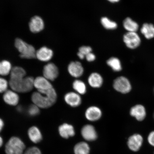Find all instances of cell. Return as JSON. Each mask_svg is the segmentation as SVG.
<instances>
[{"label":"cell","mask_w":154,"mask_h":154,"mask_svg":"<svg viewBox=\"0 0 154 154\" xmlns=\"http://www.w3.org/2000/svg\"><path fill=\"white\" fill-rule=\"evenodd\" d=\"M57 94L54 88L44 91L35 92L31 96L34 104L42 109H47L51 106L57 100Z\"/></svg>","instance_id":"1"},{"label":"cell","mask_w":154,"mask_h":154,"mask_svg":"<svg viewBox=\"0 0 154 154\" xmlns=\"http://www.w3.org/2000/svg\"><path fill=\"white\" fill-rule=\"evenodd\" d=\"M34 79L32 77L11 79L9 82V85L13 91L17 92L26 93L29 92L34 87Z\"/></svg>","instance_id":"2"},{"label":"cell","mask_w":154,"mask_h":154,"mask_svg":"<svg viewBox=\"0 0 154 154\" xmlns=\"http://www.w3.org/2000/svg\"><path fill=\"white\" fill-rule=\"evenodd\" d=\"M15 47L20 57L23 59H32L35 57L36 51L33 46L27 43L20 38H17L14 43Z\"/></svg>","instance_id":"3"},{"label":"cell","mask_w":154,"mask_h":154,"mask_svg":"<svg viewBox=\"0 0 154 154\" xmlns=\"http://www.w3.org/2000/svg\"><path fill=\"white\" fill-rule=\"evenodd\" d=\"M26 145L20 138L12 137L10 138L5 146V152L6 154H23Z\"/></svg>","instance_id":"4"},{"label":"cell","mask_w":154,"mask_h":154,"mask_svg":"<svg viewBox=\"0 0 154 154\" xmlns=\"http://www.w3.org/2000/svg\"><path fill=\"white\" fill-rule=\"evenodd\" d=\"M113 88L117 91L122 94H127L131 89V85L128 79L124 76L116 79L113 84Z\"/></svg>","instance_id":"5"},{"label":"cell","mask_w":154,"mask_h":154,"mask_svg":"<svg viewBox=\"0 0 154 154\" xmlns=\"http://www.w3.org/2000/svg\"><path fill=\"white\" fill-rule=\"evenodd\" d=\"M124 42L127 47L131 49H134L139 47L141 40L136 32H128L123 37Z\"/></svg>","instance_id":"6"},{"label":"cell","mask_w":154,"mask_h":154,"mask_svg":"<svg viewBox=\"0 0 154 154\" xmlns=\"http://www.w3.org/2000/svg\"><path fill=\"white\" fill-rule=\"evenodd\" d=\"M29 27L32 33H39L45 28V23L42 17L35 15L31 19L29 22Z\"/></svg>","instance_id":"7"},{"label":"cell","mask_w":154,"mask_h":154,"mask_svg":"<svg viewBox=\"0 0 154 154\" xmlns=\"http://www.w3.org/2000/svg\"><path fill=\"white\" fill-rule=\"evenodd\" d=\"M143 143V138L141 135L134 134L128 138V145L132 151L137 152L139 151Z\"/></svg>","instance_id":"8"},{"label":"cell","mask_w":154,"mask_h":154,"mask_svg":"<svg viewBox=\"0 0 154 154\" xmlns=\"http://www.w3.org/2000/svg\"><path fill=\"white\" fill-rule=\"evenodd\" d=\"M43 74L44 76L48 80H54L58 76V69L54 63H48L44 67Z\"/></svg>","instance_id":"9"},{"label":"cell","mask_w":154,"mask_h":154,"mask_svg":"<svg viewBox=\"0 0 154 154\" xmlns=\"http://www.w3.org/2000/svg\"><path fill=\"white\" fill-rule=\"evenodd\" d=\"M53 51L50 48L44 46L36 51L35 57L42 62H48L52 58Z\"/></svg>","instance_id":"10"},{"label":"cell","mask_w":154,"mask_h":154,"mask_svg":"<svg viewBox=\"0 0 154 154\" xmlns=\"http://www.w3.org/2000/svg\"><path fill=\"white\" fill-rule=\"evenodd\" d=\"M34 87L38 91H44L53 88L50 81L44 76H38L34 79Z\"/></svg>","instance_id":"11"},{"label":"cell","mask_w":154,"mask_h":154,"mask_svg":"<svg viewBox=\"0 0 154 154\" xmlns=\"http://www.w3.org/2000/svg\"><path fill=\"white\" fill-rule=\"evenodd\" d=\"M68 71L71 76L75 78H79L83 74L84 68L80 62L72 61L68 65Z\"/></svg>","instance_id":"12"},{"label":"cell","mask_w":154,"mask_h":154,"mask_svg":"<svg viewBox=\"0 0 154 154\" xmlns=\"http://www.w3.org/2000/svg\"><path fill=\"white\" fill-rule=\"evenodd\" d=\"M64 100L69 105L72 107L79 106L82 103V99L79 94L76 92H69L65 95Z\"/></svg>","instance_id":"13"},{"label":"cell","mask_w":154,"mask_h":154,"mask_svg":"<svg viewBox=\"0 0 154 154\" xmlns=\"http://www.w3.org/2000/svg\"><path fill=\"white\" fill-rule=\"evenodd\" d=\"M3 99L6 103L11 106L17 105L19 100L18 94L13 90H7L5 91L4 94Z\"/></svg>","instance_id":"14"},{"label":"cell","mask_w":154,"mask_h":154,"mask_svg":"<svg viewBox=\"0 0 154 154\" xmlns=\"http://www.w3.org/2000/svg\"><path fill=\"white\" fill-rule=\"evenodd\" d=\"M130 113L131 116L140 121L144 120L146 115L145 108L141 105H137L131 108Z\"/></svg>","instance_id":"15"},{"label":"cell","mask_w":154,"mask_h":154,"mask_svg":"<svg viewBox=\"0 0 154 154\" xmlns=\"http://www.w3.org/2000/svg\"><path fill=\"white\" fill-rule=\"evenodd\" d=\"M82 135L85 139L92 141L97 138V134L94 127L91 125H86L83 127L82 130Z\"/></svg>","instance_id":"16"},{"label":"cell","mask_w":154,"mask_h":154,"mask_svg":"<svg viewBox=\"0 0 154 154\" xmlns=\"http://www.w3.org/2000/svg\"><path fill=\"white\" fill-rule=\"evenodd\" d=\"M85 115L86 118L88 120L94 121L98 120L101 118L102 112L99 107L93 106L87 109Z\"/></svg>","instance_id":"17"},{"label":"cell","mask_w":154,"mask_h":154,"mask_svg":"<svg viewBox=\"0 0 154 154\" xmlns=\"http://www.w3.org/2000/svg\"><path fill=\"white\" fill-rule=\"evenodd\" d=\"M28 134L29 138L34 143H38L41 141L43 136L41 131L37 127L33 126L29 129Z\"/></svg>","instance_id":"18"},{"label":"cell","mask_w":154,"mask_h":154,"mask_svg":"<svg viewBox=\"0 0 154 154\" xmlns=\"http://www.w3.org/2000/svg\"><path fill=\"white\" fill-rule=\"evenodd\" d=\"M59 132L61 137L64 138H68L70 137L74 136L75 134L73 127L67 124L60 125L59 128Z\"/></svg>","instance_id":"19"},{"label":"cell","mask_w":154,"mask_h":154,"mask_svg":"<svg viewBox=\"0 0 154 154\" xmlns=\"http://www.w3.org/2000/svg\"><path fill=\"white\" fill-rule=\"evenodd\" d=\"M88 81L90 86L93 88H99L103 84V80L101 75L97 73H92L88 77Z\"/></svg>","instance_id":"20"},{"label":"cell","mask_w":154,"mask_h":154,"mask_svg":"<svg viewBox=\"0 0 154 154\" xmlns=\"http://www.w3.org/2000/svg\"><path fill=\"white\" fill-rule=\"evenodd\" d=\"M124 28L128 32H136L139 28L138 24L131 19L128 17L123 22Z\"/></svg>","instance_id":"21"},{"label":"cell","mask_w":154,"mask_h":154,"mask_svg":"<svg viewBox=\"0 0 154 154\" xmlns=\"http://www.w3.org/2000/svg\"><path fill=\"white\" fill-rule=\"evenodd\" d=\"M140 32L147 39L154 37V26L152 24L144 23L142 26Z\"/></svg>","instance_id":"22"},{"label":"cell","mask_w":154,"mask_h":154,"mask_svg":"<svg viewBox=\"0 0 154 154\" xmlns=\"http://www.w3.org/2000/svg\"><path fill=\"white\" fill-rule=\"evenodd\" d=\"M26 72L23 68L19 66L13 67L10 73L11 79H17L24 78Z\"/></svg>","instance_id":"23"},{"label":"cell","mask_w":154,"mask_h":154,"mask_svg":"<svg viewBox=\"0 0 154 154\" xmlns=\"http://www.w3.org/2000/svg\"><path fill=\"white\" fill-rule=\"evenodd\" d=\"M12 66L9 61L3 60L0 62V75L5 76L10 74L12 70Z\"/></svg>","instance_id":"24"},{"label":"cell","mask_w":154,"mask_h":154,"mask_svg":"<svg viewBox=\"0 0 154 154\" xmlns=\"http://www.w3.org/2000/svg\"><path fill=\"white\" fill-rule=\"evenodd\" d=\"M90 151L89 146L85 142H80L74 147L75 154H88Z\"/></svg>","instance_id":"25"},{"label":"cell","mask_w":154,"mask_h":154,"mask_svg":"<svg viewBox=\"0 0 154 154\" xmlns=\"http://www.w3.org/2000/svg\"><path fill=\"white\" fill-rule=\"evenodd\" d=\"M107 63L115 72H120L122 70V66L119 59L117 57H112L107 61Z\"/></svg>","instance_id":"26"},{"label":"cell","mask_w":154,"mask_h":154,"mask_svg":"<svg viewBox=\"0 0 154 154\" xmlns=\"http://www.w3.org/2000/svg\"><path fill=\"white\" fill-rule=\"evenodd\" d=\"M73 88L77 93L81 95L85 94L86 88L85 84L82 81L77 80L73 82Z\"/></svg>","instance_id":"27"},{"label":"cell","mask_w":154,"mask_h":154,"mask_svg":"<svg viewBox=\"0 0 154 154\" xmlns=\"http://www.w3.org/2000/svg\"><path fill=\"white\" fill-rule=\"evenodd\" d=\"M101 23L105 28L108 30H114L117 27V24L106 17H103L101 20Z\"/></svg>","instance_id":"28"},{"label":"cell","mask_w":154,"mask_h":154,"mask_svg":"<svg viewBox=\"0 0 154 154\" xmlns=\"http://www.w3.org/2000/svg\"><path fill=\"white\" fill-rule=\"evenodd\" d=\"M40 108L37 106L33 104L29 106L28 109V114L31 116H37L40 113Z\"/></svg>","instance_id":"29"},{"label":"cell","mask_w":154,"mask_h":154,"mask_svg":"<svg viewBox=\"0 0 154 154\" xmlns=\"http://www.w3.org/2000/svg\"><path fill=\"white\" fill-rule=\"evenodd\" d=\"M9 84V83L8 84V82L5 79L0 78V93H5L7 91Z\"/></svg>","instance_id":"30"},{"label":"cell","mask_w":154,"mask_h":154,"mask_svg":"<svg viewBox=\"0 0 154 154\" xmlns=\"http://www.w3.org/2000/svg\"><path fill=\"white\" fill-rule=\"evenodd\" d=\"M23 154H42V153L38 147H32L27 149Z\"/></svg>","instance_id":"31"},{"label":"cell","mask_w":154,"mask_h":154,"mask_svg":"<svg viewBox=\"0 0 154 154\" xmlns=\"http://www.w3.org/2000/svg\"><path fill=\"white\" fill-rule=\"evenodd\" d=\"M92 51V48L88 46H82L79 49V52L82 53L83 54L86 56L90 53H91Z\"/></svg>","instance_id":"32"},{"label":"cell","mask_w":154,"mask_h":154,"mask_svg":"<svg viewBox=\"0 0 154 154\" xmlns=\"http://www.w3.org/2000/svg\"><path fill=\"white\" fill-rule=\"evenodd\" d=\"M147 141L150 145L154 147V131L150 132L149 134Z\"/></svg>","instance_id":"33"},{"label":"cell","mask_w":154,"mask_h":154,"mask_svg":"<svg viewBox=\"0 0 154 154\" xmlns=\"http://www.w3.org/2000/svg\"><path fill=\"white\" fill-rule=\"evenodd\" d=\"M87 60L89 62H92L95 60L96 57L95 55L92 52L88 54L85 57Z\"/></svg>","instance_id":"34"},{"label":"cell","mask_w":154,"mask_h":154,"mask_svg":"<svg viewBox=\"0 0 154 154\" xmlns=\"http://www.w3.org/2000/svg\"><path fill=\"white\" fill-rule=\"evenodd\" d=\"M4 126V123L3 120L0 119V132L2 130Z\"/></svg>","instance_id":"35"},{"label":"cell","mask_w":154,"mask_h":154,"mask_svg":"<svg viewBox=\"0 0 154 154\" xmlns=\"http://www.w3.org/2000/svg\"><path fill=\"white\" fill-rule=\"evenodd\" d=\"M77 55H78V57L81 59H83L85 57V55L83 54H82L79 52Z\"/></svg>","instance_id":"36"},{"label":"cell","mask_w":154,"mask_h":154,"mask_svg":"<svg viewBox=\"0 0 154 154\" xmlns=\"http://www.w3.org/2000/svg\"><path fill=\"white\" fill-rule=\"evenodd\" d=\"M3 143V140L2 138L0 136V147H1Z\"/></svg>","instance_id":"37"},{"label":"cell","mask_w":154,"mask_h":154,"mask_svg":"<svg viewBox=\"0 0 154 154\" xmlns=\"http://www.w3.org/2000/svg\"><path fill=\"white\" fill-rule=\"evenodd\" d=\"M107 1L111 3H114L118 2L120 0H107Z\"/></svg>","instance_id":"38"},{"label":"cell","mask_w":154,"mask_h":154,"mask_svg":"<svg viewBox=\"0 0 154 154\" xmlns=\"http://www.w3.org/2000/svg\"></svg>","instance_id":"39"}]
</instances>
